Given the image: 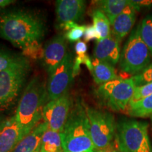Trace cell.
I'll return each mask as SVG.
<instances>
[{"label":"cell","instance_id":"obj_32","mask_svg":"<svg viewBox=\"0 0 152 152\" xmlns=\"http://www.w3.org/2000/svg\"><path fill=\"white\" fill-rule=\"evenodd\" d=\"M77 26L78 25L77 24V23L73 21H68L65 23L59 25V27L64 30H66V31H69V30L77 27Z\"/></svg>","mask_w":152,"mask_h":152},{"label":"cell","instance_id":"obj_24","mask_svg":"<svg viewBox=\"0 0 152 152\" xmlns=\"http://www.w3.org/2000/svg\"><path fill=\"white\" fill-rule=\"evenodd\" d=\"M22 55L26 58L32 59H42L44 54V49L42 47L40 42L33 43L22 49Z\"/></svg>","mask_w":152,"mask_h":152},{"label":"cell","instance_id":"obj_20","mask_svg":"<svg viewBox=\"0 0 152 152\" xmlns=\"http://www.w3.org/2000/svg\"><path fill=\"white\" fill-rule=\"evenodd\" d=\"M40 152H64L60 133L47 129L42 137Z\"/></svg>","mask_w":152,"mask_h":152},{"label":"cell","instance_id":"obj_13","mask_svg":"<svg viewBox=\"0 0 152 152\" xmlns=\"http://www.w3.org/2000/svg\"><path fill=\"white\" fill-rule=\"evenodd\" d=\"M86 2L83 0H58L56 1L57 21L59 25L68 21L77 23L83 18Z\"/></svg>","mask_w":152,"mask_h":152},{"label":"cell","instance_id":"obj_30","mask_svg":"<svg viewBox=\"0 0 152 152\" xmlns=\"http://www.w3.org/2000/svg\"><path fill=\"white\" fill-rule=\"evenodd\" d=\"M75 50L77 56L85 54L87 50V46L86 43L83 41H78L75 46Z\"/></svg>","mask_w":152,"mask_h":152},{"label":"cell","instance_id":"obj_4","mask_svg":"<svg viewBox=\"0 0 152 152\" xmlns=\"http://www.w3.org/2000/svg\"><path fill=\"white\" fill-rule=\"evenodd\" d=\"M149 123L123 119L117 124L115 141L122 152H152Z\"/></svg>","mask_w":152,"mask_h":152},{"label":"cell","instance_id":"obj_23","mask_svg":"<svg viewBox=\"0 0 152 152\" xmlns=\"http://www.w3.org/2000/svg\"><path fill=\"white\" fill-rule=\"evenodd\" d=\"M139 24L140 36L152 55V15L144 17Z\"/></svg>","mask_w":152,"mask_h":152},{"label":"cell","instance_id":"obj_6","mask_svg":"<svg viewBox=\"0 0 152 152\" xmlns=\"http://www.w3.org/2000/svg\"><path fill=\"white\" fill-rule=\"evenodd\" d=\"M152 56L140 33V24L131 32L120 58V68L123 73L135 75L150 64Z\"/></svg>","mask_w":152,"mask_h":152},{"label":"cell","instance_id":"obj_28","mask_svg":"<svg viewBox=\"0 0 152 152\" xmlns=\"http://www.w3.org/2000/svg\"><path fill=\"white\" fill-rule=\"evenodd\" d=\"M129 3L132 6L137 12L152 7V0H130Z\"/></svg>","mask_w":152,"mask_h":152},{"label":"cell","instance_id":"obj_19","mask_svg":"<svg viewBox=\"0 0 152 152\" xmlns=\"http://www.w3.org/2000/svg\"><path fill=\"white\" fill-rule=\"evenodd\" d=\"M125 113L131 117L145 118L152 115V94L143 99L130 102Z\"/></svg>","mask_w":152,"mask_h":152},{"label":"cell","instance_id":"obj_26","mask_svg":"<svg viewBox=\"0 0 152 152\" xmlns=\"http://www.w3.org/2000/svg\"><path fill=\"white\" fill-rule=\"evenodd\" d=\"M152 94V83L136 87L134 94L130 102H135L142 100Z\"/></svg>","mask_w":152,"mask_h":152},{"label":"cell","instance_id":"obj_17","mask_svg":"<svg viewBox=\"0 0 152 152\" xmlns=\"http://www.w3.org/2000/svg\"><path fill=\"white\" fill-rule=\"evenodd\" d=\"M92 70L91 71L96 84L102 85L118 78L113 66L109 63L94 58L92 61Z\"/></svg>","mask_w":152,"mask_h":152},{"label":"cell","instance_id":"obj_9","mask_svg":"<svg viewBox=\"0 0 152 152\" xmlns=\"http://www.w3.org/2000/svg\"><path fill=\"white\" fill-rule=\"evenodd\" d=\"M73 55L68 52L64 61L50 75L47 83V90L49 100H54L68 93L73 81Z\"/></svg>","mask_w":152,"mask_h":152},{"label":"cell","instance_id":"obj_10","mask_svg":"<svg viewBox=\"0 0 152 152\" xmlns=\"http://www.w3.org/2000/svg\"><path fill=\"white\" fill-rule=\"evenodd\" d=\"M72 106V99L68 93L47 102L43 110V118L49 129L61 133Z\"/></svg>","mask_w":152,"mask_h":152},{"label":"cell","instance_id":"obj_37","mask_svg":"<svg viewBox=\"0 0 152 152\" xmlns=\"http://www.w3.org/2000/svg\"></svg>","mask_w":152,"mask_h":152},{"label":"cell","instance_id":"obj_21","mask_svg":"<svg viewBox=\"0 0 152 152\" xmlns=\"http://www.w3.org/2000/svg\"><path fill=\"white\" fill-rule=\"evenodd\" d=\"M92 16L93 26L98 34L99 39H105L109 37L111 33V23L106 15L96 8L92 11Z\"/></svg>","mask_w":152,"mask_h":152},{"label":"cell","instance_id":"obj_12","mask_svg":"<svg viewBox=\"0 0 152 152\" xmlns=\"http://www.w3.org/2000/svg\"><path fill=\"white\" fill-rule=\"evenodd\" d=\"M121 41L111 33L105 39L96 40L93 52L94 58L115 66L121 58Z\"/></svg>","mask_w":152,"mask_h":152},{"label":"cell","instance_id":"obj_27","mask_svg":"<svg viewBox=\"0 0 152 152\" xmlns=\"http://www.w3.org/2000/svg\"><path fill=\"white\" fill-rule=\"evenodd\" d=\"M86 26L83 25V26H77L73 29L68 31L66 33L65 37L67 39H68L71 42L78 41L80 38L84 35L85 29H86Z\"/></svg>","mask_w":152,"mask_h":152},{"label":"cell","instance_id":"obj_11","mask_svg":"<svg viewBox=\"0 0 152 152\" xmlns=\"http://www.w3.org/2000/svg\"><path fill=\"white\" fill-rule=\"evenodd\" d=\"M65 35H57L47 42L44 48L42 58V66L49 75L64 61L67 54V44Z\"/></svg>","mask_w":152,"mask_h":152},{"label":"cell","instance_id":"obj_16","mask_svg":"<svg viewBox=\"0 0 152 152\" xmlns=\"http://www.w3.org/2000/svg\"><path fill=\"white\" fill-rule=\"evenodd\" d=\"M48 128L45 121L38 123L16 144L11 152H35L39 147L42 137Z\"/></svg>","mask_w":152,"mask_h":152},{"label":"cell","instance_id":"obj_2","mask_svg":"<svg viewBox=\"0 0 152 152\" xmlns=\"http://www.w3.org/2000/svg\"><path fill=\"white\" fill-rule=\"evenodd\" d=\"M47 99L49 96L47 85L42 80L35 76L26 86L14 116L24 136L41 122Z\"/></svg>","mask_w":152,"mask_h":152},{"label":"cell","instance_id":"obj_3","mask_svg":"<svg viewBox=\"0 0 152 152\" xmlns=\"http://www.w3.org/2000/svg\"><path fill=\"white\" fill-rule=\"evenodd\" d=\"M64 152H96L91 138L85 104L77 101L72 106L62 132Z\"/></svg>","mask_w":152,"mask_h":152},{"label":"cell","instance_id":"obj_22","mask_svg":"<svg viewBox=\"0 0 152 152\" xmlns=\"http://www.w3.org/2000/svg\"><path fill=\"white\" fill-rule=\"evenodd\" d=\"M26 58L22 54H18L0 45V71L7 69L15 64Z\"/></svg>","mask_w":152,"mask_h":152},{"label":"cell","instance_id":"obj_33","mask_svg":"<svg viewBox=\"0 0 152 152\" xmlns=\"http://www.w3.org/2000/svg\"><path fill=\"white\" fill-rule=\"evenodd\" d=\"M14 2V1H13V0H0V9L7 7V6Z\"/></svg>","mask_w":152,"mask_h":152},{"label":"cell","instance_id":"obj_18","mask_svg":"<svg viewBox=\"0 0 152 152\" xmlns=\"http://www.w3.org/2000/svg\"><path fill=\"white\" fill-rule=\"evenodd\" d=\"M99 9L106 15L111 23L124 10L128 4V0H101L95 1Z\"/></svg>","mask_w":152,"mask_h":152},{"label":"cell","instance_id":"obj_5","mask_svg":"<svg viewBox=\"0 0 152 152\" xmlns=\"http://www.w3.org/2000/svg\"><path fill=\"white\" fill-rule=\"evenodd\" d=\"M30 70L28 58L0 71V110L10 109L20 96Z\"/></svg>","mask_w":152,"mask_h":152},{"label":"cell","instance_id":"obj_29","mask_svg":"<svg viewBox=\"0 0 152 152\" xmlns=\"http://www.w3.org/2000/svg\"><path fill=\"white\" fill-rule=\"evenodd\" d=\"M84 39L86 42H90L94 39H96L97 40L99 39L98 34L93 25H89L86 27L84 34Z\"/></svg>","mask_w":152,"mask_h":152},{"label":"cell","instance_id":"obj_7","mask_svg":"<svg viewBox=\"0 0 152 152\" xmlns=\"http://www.w3.org/2000/svg\"><path fill=\"white\" fill-rule=\"evenodd\" d=\"M135 85L132 77L118 78L99 85L96 96L108 109L115 112H125L134 94Z\"/></svg>","mask_w":152,"mask_h":152},{"label":"cell","instance_id":"obj_14","mask_svg":"<svg viewBox=\"0 0 152 152\" xmlns=\"http://www.w3.org/2000/svg\"><path fill=\"white\" fill-rule=\"evenodd\" d=\"M137 11L129 3L111 24V34L119 41L130 33L136 20Z\"/></svg>","mask_w":152,"mask_h":152},{"label":"cell","instance_id":"obj_36","mask_svg":"<svg viewBox=\"0 0 152 152\" xmlns=\"http://www.w3.org/2000/svg\"><path fill=\"white\" fill-rule=\"evenodd\" d=\"M150 119H151V124H152V115L151 117H150Z\"/></svg>","mask_w":152,"mask_h":152},{"label":"cell","instance_id":"obj_15","mask_svg":"<svg viewBox=\"0 0 152 152\" xmlns=\"http://www.w3.org/2000/svg\"><path fill=\"white\" fill-rule=\"evenodd\" d=\"M24 137L15 118L8 119L4 128L0 131V152H11Z\"/></svg>","mask_w":152,"mask_h":152},{"label":"cell","instance_id":"obj_1","mask_svg":"<svg viewBox=\"0 0 152 152\" xmlns=\"http://www.w3.org/2000/svg\"><path fill=\"white\" fill-rule=\"evenodd\" d=\"M46 32L44 20L37 14L23 9L0 14V37L23 49L40 42Z\"/></svg>","mask_w":152,"mask_h":152},{"label":"cell","instance_id":"obj_31","mask_svg":"<svg viewBox=\"0 0 152 152\" xmlns=\"http://www.w3.org/2000/svg\"><path fill=\"white\" fill-rule=\"evenodd\" d=\"M96 152H122V151L120 150L115 140H114V141L112 142L109 146H108L107 147L100 150H96Z\"/></svg>","mask_w":152,"mask_h":152},{"label":"cell","instance_id":"obj_8","mask_svg":"<svg viewBox=\"0 0 152 152\" xmlns=\"http://www.w3.org/2000/svg\"><path fill=\"white\" fill-rule=\"evenodd\" d=\"M85 107L95 149L100 150L107 147L114 141L116 134L117 124L113 115L109 112L86 105Z\"/></svg>","mask_w":152,"mask_h":152},{"label":"cell","instance_id":"obj_35","mask_svg":"<svg viewBox=\"0 0 152 152\" xmlns=\"http://www.w3.org/2000/svg\"><path fill=\"white\" fill-rule=\"evenodd\" d=\"M35 152H40V151H39V147L38 148V149H37V150H36V151H35Z\"/></svg>","mask_w":152,"mask_h":152},{"label":"cell","instance_id":"obj_25","mask_svg":"<svg viewBox=\"0 0 152 152\" xmlns=\"http://www.w3.org/2000/svg\"><path fill=\"white\" fill-rule=\"evenodd\" d=\"M132 78L135 87L142 86L152 83V62L150 63L140 73L132 76Z\"/></svg>","mask_w":152,"mask_h":152},{"label":"cell","instance_id":"obj_34","mask_svg":"<svg viewBox=\"0 0 152 152\" xmlns=\"http://www.w3.org/2000/svg\"><path fill=\"white\" fill-rule=\"evenodd\" d=\"M7 123V120L5 119L4 118L0 115V131L3 130V128L5 127Z\"/></svg>","mask_w":152,"mask_h":152}]
</instances>
